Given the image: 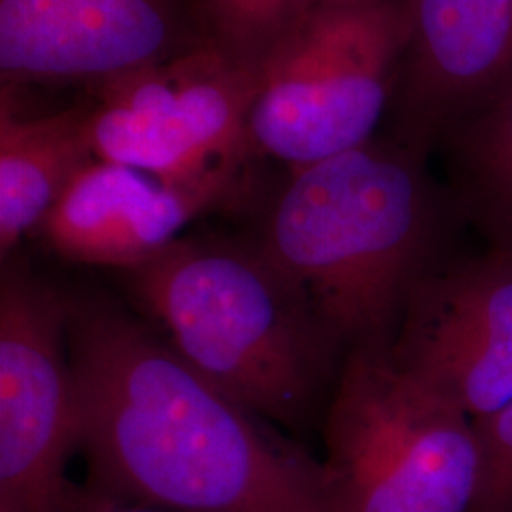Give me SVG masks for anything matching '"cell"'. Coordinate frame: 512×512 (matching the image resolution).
I'll return each instance as SVG.
<instances>
[{"mask_svg":"<svg viewBox=\"0 0 512 512\" xmlns=\"http://www.w3.org/2000/svg\"><path fill=\"white\" fill-rule=\"evenodd\" d=\"M395 359L478 418L512 399V253L442 258L410 294Z\"/></svg>","mask_w":512,"mask_h":512,"instance_id":"8","label":"cell"},{"mask_svg":"<svg viewBox=\"0 0 512 512\" xmlns=\"http://www.w3.org/2000/svg\"><path fill=\"white\" fill-rule=\"evenodd\" d=\"M501 512H512V488L509 495H507V499H505V503H503V509Z\"/></svg>","mask_w":512,"mask_h":512,"instance_id":"18","label":"cell"},{"mask_svg":"<svg viewBox=\"0 0 512 512\" xmlns=\"http://www.w3.org/2000/svg\"><path fill=\"white\" fill-rule=\"evenodd\" d=\"M482 461V486L475 512H501L512 488V399L473 418Z\"/></svg>","mask_w":512,"mask_h":512,"instance_id":"15","label":"cell"},{"mask_svg":"<svg viewBox=\"0 0 512 512\" xmlns=\"http://www.w3.org/2000/svg\"><path fill=\"white\" fill-rule=\"evenodd\" d=\"M171 0H0L8 80L105 84L181 54Z\"/></svg>","mask_w":512,"mask_h":512,"instance_id":"10","label":"cell"},{"mask_svg":"<svg viewBox=\"0 0 512 512\" xmlns=\"http://www.w3.org/2000/svg\"><path fill=\"white\" fill-rule=\"evenodd\" d=\"M88 112L18 118L0 112V255L42 224L74 175L92 162Z\"/></svg>","mask_w":512,"mask_h":512,"instance_id":"12","label":"cell"},{"mask_svg":"<svg viewBox=\"0 0 512 512\" xmlns=\"http://www.w3.org/2000/svg\"><path fill=\"white\" fill-rule=\"evenodd\" d=\"M186 363L262 420L302 431L348 351L258 245L177 239L129 272Z\"/></svg>","mask_w":512,"mask_h":512,"instance_id":"3","label":"cell"},{"mask_svg":"<svg viewBox=\"0 0 512 512\" xmlns=\"http://www.w3.org/2000/svg\"><path fill=\"white\" fill-rule=\"evenodd\" d=\"M315 0H205L220 37V48L256 71Z\"/></svg>","mask_w":512,"mask_h":512,"instance_id":"14","label":"cell"},{"mask_svg":"<svg viewBox=\"0 0 512 512\" xmlns=\"http://www.w3.org/2000/svg\"><path fill=\"white\" fill-rule=\"evenodd\" d=\"M330 512H475L473 418L391 348L348 353L323 420Z\"/></svg>","mask_w":512,"mask_h":512,"instance_id":"4","label":"cell"},{"mask_svg":"<svg viewBox=\"0 0 512 512\" xmlns=\"http://www.w3.org/2000/svg\"><path fill=\"white\" fill-rule=\"evenodd\" d=\"M120 499H114L110 495L97 492V490H78L74 492L69 503L61 512H171L156 511V509H129L118 503Z\"/></svg>","mask_w":512,"mask_h":512,"instance_id":"16","label":"cell"},{"mask_svg":"<svg viewBox=\"0 0 512 512\" xmlns=\"http://www.w3.org/2000/svg\"><path fill=\"white\" fill-rule=\"evenodd\" d=\"M465 226L427 154L374 137L293 169L256 243L344 349L391 348L406 302Z\"/></svg>","mask_w":512,"mask_h":512,"instance_id":"2","label":"cell"},{"mask_svg":"<svg viewBox=\"0 0 512 512\" xmlns=\"http://www.w3.org/2000/svg\"><path fill=\"white\" fill-rule=\"evenodd\" d=\"M67 338L93 490L171 512H330L321 461L124 311L71 298Z\"/></svg>","mask_w":512,"mask_h":512,"instance_id":"1","label":"cell"},{"mask_svg":"<svg viewBox=\"0 0 512 512\" xmlns=\"http://www.w3.org/2000/svg\"><path fill=\"white\" fill-rule=\"evenodd\" d=\"M71 298L23 268L0 285V505L61 512L76 488L65 475L78 448Z\"/></svg>","mask_w":512,"mask_h":512,"instance_id":"7","label":"cell"},{"mask_svg":"<svg viewBox=\"0 0 512 512\" xmlns=\"http://www.w3.org/2000/svg\"><path fill=\"white\" fill-rule=\"evenodd\" d=\"M435 150L463 222L512 253V93L448 129Z\"/></svg>","mask_w":512,"mask_h":512,"instance_id":"13","label":"cell"},{"mask_svg":"<svg viewBox=\"0 0 512 512\" xmlns=\"http://www.w3.org/2000/svg\"><path fill=\"white\" fill-rule=\"evenodd\" d=\"M359 2H372V0H315V4H359Z\"/></svg>","mask_w":512,"mask_h":512,"instance_id":"17","label":"cell"},{"mask_svg":"<svg viewBox=\"0 0 512 512\" xmlns=\"http://www.w3.org/2000/svg\"><path fill=\"white\" fill-rule=\"evenodd\" d=\"M408 33L406 0L313 4L256 67L249 148L298 169L374 139Z\"/></svg>","mask_w":512,"mask_h":512,"instance_id":"5","label":"cell"},{"mask_svg":"<svg viewBox=\"0 0 512 512\" xmlns=\"http://www.w3.org/2000/svg\"><path fill=\"white\" fill-rule=\"evenodd\" d=\"M410 33L391 137L431 154L448 129L512 93V0H406Z\"/></svg>","mask_w":512,"mask_h":512,"instance_id":"9","label":"cell"},{"mask_svg":"<svg viewBox=\"0 0 512 512\" xmlns=\"http://www.w3.org/2000/svg\"><path fill=\"white\" fill-rule=\"evenodd\" d=\"M236 171L190 184L164 183L128 165L90 162L63 190L40 230L67 260L137 270L219 202Z\"/></svg>","mask_w":512,"mask_h":512,"instance_id":"11","label":"cell"},{"mask_svg":"<svg viewBox=\"0 0 512 512\" xmlns=\"http://www.w3.org/2000/svg\"><path fill=\"white\" fill-rule=\"evenodd\" d=\"M0 512H14L12 509H8L6 505H0Z\"/></svg>","mask_w":512,"mask_h":512,"instance_id":"19","label":"cell"},{"mask_svg":"<svg viewBox=\"0 0 512 512\" xmlns=\"http://www.w3.org/2000/svg\"><path fill=\"white\" fill-rule=\"evenodd\" d=\"M256 73L224 48H194L101 84L93 156L164 183L236 171L249 148Z\"/></svg>","mask_w":512,"mask_h":512,"instance_id":"6","label":"cell"}]
</instances>
